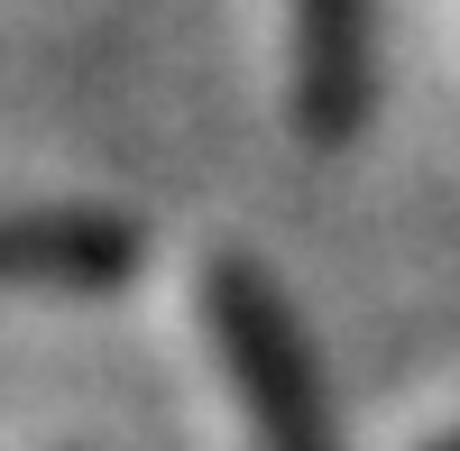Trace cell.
Returning <instances> with one entry per match:
<instances>
[{"instance_id": "1", "label": "cell", "mask_w": 460, "mask_h": 451, "mask_svg": "<svg viewBox=\"0 0 460 451\" xmlns=\"http://www.w3.org/2000/svg\"><path fill=\"white\" fill-rule=\"evenodd\" d=\"M203 332H212V359H221L230 405H240V424H249L258 451H332L314 350H304L277 277L249 268L240 249H221L203 268Z\"/></svg>"}, {"instance_id": "2", "label": "cell", "mask_w": 460, "mask_h": 451, "mask_svg": "<svg viewBox=\"0 0 460 451\" xmlns=\"http://www.w3.org/2000/svg\"><path fill=\"white\" fill-rule=\"evenodd\" d=\"M286 102L314 147L368 120V0H286Z\"/></svg>"}, {"instance_id": "3", "label": "cell", "mask_w": 460, "mask_h": 451, "mask_svg": "<svg viewBox=\"0 0 460 451\" xmlns=\"http://www.w3.org/2000/svg\"><path fill=\"white\" fill-rule=\"evenodd\" d=\"M138 268V231L111 212H0V286H120Z\"/></svg>"}, {"instance_id": "4", "label": "cell", "mask_w": 460, "mask_h": 451, "mask_svg": "<svg viewBox=\"0 0 460 451\" xmlns=\"http://www.w3.org/2000/svg\"><path fill=\"white\" fill-rule=\"evenodd\" d=\"M442 451H460V433H451V442H442Z\"/></svg>"}]
</instances>
